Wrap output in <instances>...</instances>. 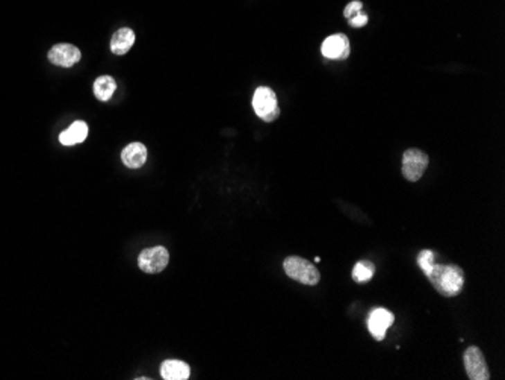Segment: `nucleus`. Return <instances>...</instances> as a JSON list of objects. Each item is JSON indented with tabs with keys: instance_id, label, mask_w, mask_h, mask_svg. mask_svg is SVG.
<instances>
[{
	"instance_id": "1",
	"label": "nucleus",
	"mask_w": 505,
	"mask_h": 380,
	"mask_svg": "<svg viewBox=\"0 0 505 380\" xmlns=\"http://www.w3.org/2000/svg\"><path fill=\"white\" fill-rule=\"evenodd\" d=\"M429 282L443 297L459 295L465 285V273L459 266H438L434 264L427 275Z\"/></svg>"
},
{
	"instance_id": "2",
	"label": "nucleus",
	"mask_w": 505,
	"mask_h": 380,
	"mask_svg": "<svg viewBox=\"0 0 505 380\" xmlns=\"http://www.w3.org/2000/svg\"><path fill=\"white\" fill-rule=\"evenodd\" d=\"M283 268L289 277L303 285L314 286L319 284L321 275L318 268L310 261L300 258V256H287L283 262Z\"/></svg>"
},
{
	"instance_id": "3",
	"label": "nucleus",
	"mask_w": 505,
	"mask_h": 380,
	"mask_svg": "<svg viewBox=\"0 0 505 380\" xmlns=\"http://www.w3.org/2000/svg\"><path fill=\"white\" fill-rule=\"evenodd\" d=\"M253 110L259 119L271 123L278 119L280 108L277 96L269 87H259L253 96Z\"/></svg>"
},
{
	"instance_id": "4",
	"label": "nucleus",
	"mask_w": 505,
	"mask_h": 380,
	"mask_svg": "<svg viewBox=\"0 0 505 380\" xmlns=\"http://www.w3.org/2000/svg\"><path fill=\"white\" fill-rule=\"evenodd\" d=\"M429 164V158L425 152L419 148H409L402 155V176L409 182H418Z\"/></svg>"
},
{
	"instance_id": "5",
	"label": "nucleus",
	"mask_w": 505,
	"mask_h": 380,
	"mask_svg": "<svg viewBox=\"0 0 505 380\" xmlns=\"http://www.w3.org/2000/svg\"><path fill=\"white\" fill-rule=\"evenodd\" d=\"M168 262H170V253L162 245H156L143 250L138 258L139 268L144 273H148V275H156V273L163 271L167 268Z\"/></svg>"
},
{
	"instance_id": "6",
	"label": "nucleus",
	"mask_w": 505,
	"mask_h": 380,
	"mask_svg": "<svg viewBox=\"0 0 505 380\" xmlns=\"http://www.w3.org/2000/svg\"><path fill=\"white\" fill-rule=\"evenodd\" d=\"M463 362H465V368L468 377L470 380H488L490 373H488L487 363L484 359L483 352L478 347L472 345L463 354Z\"/></svg>"
},
{
	"instance_id": "7",
	"label": "nucleus",
	"mask_w": 505,
	"mask_h": 380,
	"mask_svg": "<svg viewBox=\"0 0 505 380\" xmlns=\"http://www.w3.org/2000/svg\"><path fill=\"white\" fill-rule=\"evenodd\" d=\"M48 61H51L53 65H57V67H73L74 64L80 61L82 53L76 46L73 44H56L53 46L51 51H48Z\"/></svg>"
},
{
	"instance_id": "8",
	"label": "nucleus",
	"mask_w": 505,
	"mask_h": 380,
	"mask_svg": "<svg viewBox=\"0 0 505 380\" xmlns=\"http://www.w3.org/2000/svg\"><path fill=\"white\" fill-rule=\"evenodd\" d=\"M350 40L345 34H335L330 35L322 43L321 52L327 60H346L350 56Z\"/></svg>"
},
{
	"instance_id": "9",
	"label": "nucleus",
	"mask_w": 505,
	"mask_h": 380,
	"mask_svg": "<svg viewBox=\"0 0 505 380\" xmlns=\"http://www.w3.org/2000/svg\"><path fill=\"white\" fill-rule=\"evenodd\" d=\"M395 317L391 311L384 308H377L371 312L368 318V329L371 335L375 338L377 341H383L387 329L393 325Z\"/></svg>"
},
{
	"instance_id": "10",
	"label": "nucleus",
	"mask_w": 505,
	"mask_h": 380,
	"mask_svg": "<svg viewBox=\"0 0 505 380\" xmlns=\"http://www.w3.org/2000/svg\"><path fill=\"white\" fill-rule=\"evenodd\" d=\"M121 161L127 169H141L147 161V147L141 143H132L123 148Z\"/></svg>"
},
{
	"instance_id": "11",
	"label": "nucleus",
	"mask_w": 505,
	"mask_h": 380,
	"mask_svg": "<svg viewBox=\"0 0 505 380\" xmlns=\"http://www.w3.org/2000/svg\"><path fill=\"white\" fill-rule=\"evenodd\" d=\"M191 374V368L184 361L170 359L161 365V376L165 380H186Z\"/></svg>"
},
{
	"instance_id": "12",
	"label": "nucleus",
	"mask_w": 505,
	"mask_h": 380,
	"mask_svg": "<svg viewBox=\"0 0 505 380\" xmlns=\"http://www.w3.org/2000/svg\"><path fill=\"white\" fill-rule=\"evenodd\" d=\"M135 44V32L130 28L118 29L111 38V51L115 55L127 53Z\"/></svg>"
},
{
	"instance_id": "13",
	"label": "nucleus",
	"mask_w": 505,
	"mask_h": 380,
	"mask_svg": "<svg viewBox=\"0 0 505 380\" xmlns=\"http://www.w3.org/2000/svg\"><path fill=\"white\" fill-rule=\"evenodd\" d=\"M88 137V125L85 121H74L73 125L67 129L61 132L60 141L64 146H74L84 143Z\"/></svg>"
},
{
	"instance_id": "14",
	"label": "nucleus",
	"mask_w": 505,
	"mask_h": 380,
	"mask_svg": "<svg viewBox=\"0 0 505 380\" xmlns=\"http://www.w3.org/2000/svg\"><path fill=\"white\" fill-rule=\"evenodd\" d=\"M115 89H117V84H115V79L111 76H100L94 82V96L102 102L109 101Z\"/></svg>"
},
{
	"instance_id": "15",
	"label": "nucleus",
	"mask_w": 505,
	"mask_h": 380,
	"mask_svg": "<svg viewBox=\"0 0 505 380\" xmlns=\"http://www.w3.org/2000/svg\"><path fill=\"white\" fill-rule=\"evenodd\" d=\"M375 266L371 261H359L353 268V279L357 284H366L374 277Z\"/></svg>"
},
{
	"instance_id": "16",
	"label": "nucleus",
	"mask_w": 505,
	"mask_h": 380,
	"mask_svg": "<svg viewBox=\"0 0 505 380\" xmlns=\"http://www.w3.org/2000/svg\"><path fill=\"white\" fill-rule=\"evenodd\" d=\"M434 259H436V254H434V252H432V250H422V252L419 253V256H418V264H419L420 270L424 271L425 275H427V273H428L429 270L433 268V266L436 264V262H434Z\"/></svg>"
},
{
	"instance_id": "17",
	"label": "nucleus",
	"mask_w": 505,
	"mask_h": 380,
	"mask_svg": "<svg viewBox=\"0 0 505 380\" xmlns=\"http://www.w3.org/2000/svg\"><path fill=\"white\" fill-rule=\"evenodd\" d=\"M362 8H363V3L359 2V0H354V2H350L348 5H346L344 15L346 19H351L355 14H359L362 11Z\"/></svg>"
},
{
	"instance_id": "18",
	"label": "nucleus",
	"mask_w": 505,
	"mask_h": 380,
	"mask_svg": "<svg viewBox=\"0 0 505 380\" xmlns=\"http://www.w3.org/2000/svg\"><path fill=\"white\" fill-rule=\"evenodd\" d=\"M348 21H350V26H353V28H363L368 23V15L360 11L359 14H355L354 17L348 19Z\"/></svg>"
}]
</instances>
